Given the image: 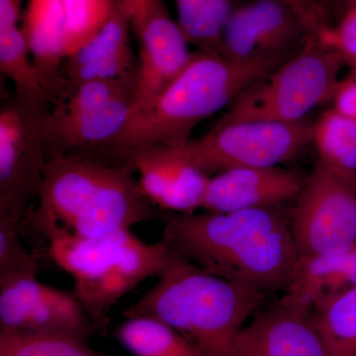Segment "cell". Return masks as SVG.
Listing matches in <instances>:
<instances>
[{"label": "cell", "instance_id": "obj_10", "mask_svg": "<svg viewBox=\"0 0 356 356\" xmlns=\"http://www.w3.org/2000/svg\"><path fill=\"white\" fill-rule=\"evenodd\" d=\"M0 331L60 334L88 341L97 334L74 292L44 284L37 275L0 281Z\"/></svg>", "mask_w": 356, "mask_h": 356}, {"label": "cell", "instance_id": "obj_22", "mask_svg": "<svg viewBox=\"0 0 356 356\" xmlns=\"http://www.w3.org/2000/svg\"><path fill=\"white\" fill-rule=\"evenodd\" d=\"M180 29L198 50L218 53L222 32L238 0H175Z\"/></svg>", "mask_w": 356, "mask_h": 356}, {"label": "cell", "instance_id": "obj_12", "mask_svg": "<svg viewBox=\"0 0 356 356\" xmlns=\"http://www.w3.org/2000/svg\"><path fill=\"white\" fill-rule=\"evenodd\" d=\"M133 31L139 40L132 107V111H137L149 106L184 72L194 53L163 0H156Z\"/></svg>", "mask_w": 356, "mask_h": 356}, {"label": "cell", "instance_id": "obj_20", "mask_svg": "<svg viewBox=\"0 0 356 356\" xmlns=\"http://www.w3.org/2000/svg\"><path fill=\"white\" fill-rule=\"evenodd\" d=\"M116 337L134 356H207L191 339L156 318H127Z\"/></svg>", "mask_w": 356, "mask_h": 356}, {"label": "cell", "instance_id": "obj_11", "mask_svg": "<svg viewBox=\"0 0 356 356\" xmlns=\"http://www.w3.org/2000/svg\"><path fill=\"white\" fill-rule=\"evenodd\" d=\"M313 37L299 16L280 0H250L232 13L218 54L234 62L289 58Z\"/></svg>", "mask_w": 356, "mask_h": 356}, {"label": "cell", "instance_id": "obj_23", "mask_svg": "<svg viewBox=\"0 0 356 356\" xmlns=\"http://www.w3.org/2000/svg\"><path fill=\"white\" fill-rule=\"evenodd\" d=\"M0 70L14 84L20 97L48 103L51 95L31 55L21 27L0 32Z\"/></svg>", "mask_w": 356, "mask_h": 356}, {"label": "cell", "instance_id": "obj_32", "mask_svg": "<svg viewBox=\"0 0 356 356\" xmlns=\"http://www.w3.org/2000/svg\"><path fill=\"white\" fill-rule=\"evenodd\" d=\"M23 0H0V32L19 27Z\"/></svg>", "mask_w": 356, "mask_h": 356}, {"label": "cell", "instance_id": "obj_25", "mask_svg": "<svg viewBox=\"0 0 356 356\" xmlns=\"http://www.w3.org/2000/svg\"><path fill=\"white\" fill-rule=\"evenodd\" d=\"M0 356H108L88 341L60 334L0 331Z\"/></svg>", "mask_w": 356, "mask_h": 356}, {"label": "cell", "instance_id": "obj_16", "mask_svg": "<svg viewBox=\"0 0 356 356\" xmlns=\"http://www.w3.org/2000/svg\"><path fill=\"white\" fill-rule=\"evenodd\" d=\"M133 98L117 100L95 111L65 115L47 111L44 135L49 159L69 154L104 153L118 137L132 112Z\"/></svg>", "mask_w": 356, "mask_h": 356}, {"label": "cell", "instance_id": "obj_9", "mask_svg": "<svg viewBox=\"0 0 356 356\" xmlns=\"http://www.w3.org/2000/svg\"><path fill=\"white\" fill-rule=\"evenodd\" d=\"M291 229L299 257L343 252L356 245V182L317 161L293 208Z\"/></svg>", "mask_w": 356, "mask_h": 356}, {"label": "cell", "instance_id": "obj_31", "mask_svg": "<svg viewBox=\"0 0 356 356\" xmlns=\"http://www.w3.org/2000/svg\"><path fill=\"white\" fill-rule=\"evenodd\" d=\"M331 102L336 111L356 120V79L346 77L339 81Z\"/></svg>", "mask_w": 356, "mask_h": 356}, {"label": "cell", "instance_id": "obj_24", "mask_svg": "<svg viewBox=\"0 0 356 356\" xmlns=\"http://www.w3.org/2000/svg\"><path fill=\"white\" fill-rule=\"evenodd\" d=\"M118 0H64L65 58L98 34L116 10Z\"/></svg>", "mask_w": 356, "mask_h": 356}, {"label": "cell", "instance_id": "obj_14", "mask_svg": "<svg viewBox=\"0 0 356 356\" xmlns=\"http://www.w3.org/2000/svg\"><path fill=\"white\" fill-rule=\"evenodd\" d=\"M234 356H329L311 310L282 299L257 312L238 334Z\"/></svg>", "mask_w": 356, "mask_h": 356}, {"label": "cell", "instance_id": "obj_1", "mask_svg": "<svg viewBox=\"0 0 356 356\" xmlns=\"http://www.w3.org/2000/svg\"><path fill=\"white\" fill-rule=\"evenodd\" d=\"M161 241L211 274L266 293L286 288L299 254L280 207L203 214L161 211Z\"/></svg>", "mask_w": 356, "mask_h": 356}, {"label": "cell", "instance_id": "obj_28", "mask_svg": "<svg viewBox=\"0 0 356 356\" xmlns=\"http://www.w3.org/2000/svg\"><path fill=\"white\" fill-rule=\"evenodd\" d=\"M20 226L0 222V280L18 275L38 276V261L21 243Z\"/></svg>", "mask_w": 356, "mask_h": 356}, {"label": "cell", "instance_id": "obj_4", "mask_svg": "<svg viewBox=\"0 0 356 356\" xmlns=\"http://www.w3.org/2000/svg\"><path fill=\"white\" fill-rule=\"evenodd\" d=\"M264 298V293L218 277L173 252L156 285L123 316L156 318L207 356H234L238 334Z\"/></svg>", "mask_w": 356, "mask_h": 356}, {"label": "cell", "instance_id": "obj_15", "mask_svg": "<svg viewBox=\"0 0 356 356\" xmlns=\"http://www.w3.org/2000/svg\"><path fill=\"white\" fill-rule=\"evenodd\" d=\"M304 182L298 173L280 166L234 168L210 177L202 209L228 213L280 207L297 198Z\"/></svg>", "mask_w": 356, "mask_h": 356}, {"label": "cell", "instance_id": "obj_17", "mask_svg": "<svg viewBox=\"0 0 356 356\" xmlns=\"http://www.w3.org/2000/svg\"><path fill=\"white\" fill-rule=\"evenodd\" d=\"M21 29L51 100L58 99L65 60L64 0H28Z\"/></svg>", "mask_w": 356, "mask_h": 356}, {"label": "cell", "instance_id": "obj_19", "mask_svg": "<svg viewBox=\"0 0 356 356\" xmlns=\"http://www.w3.org/2000/svg\"><path fill=\"white\" fill-rule=\"evenodd\" d=\"M318 163L339 177L356 182V120L327 110L313 125Z\"/></svg>", "mask_w": 356, "mask_h": 356}, {"label": "cell", "instance_id": "obj_8", "mask_svg": "<svg viewBox=\"0 0 356 356\" xmlns=\"http://www.w3.org/2000/svg\"><path fill=\"white\" fill-rule=\"evenodd\" d=\"M313 125L250 121L216 125L181 149L206 175L242 168H274L292 161L313 144Z\"/></svg>", "mask_w": 356, "mask_h": 356}, {"label": "cell", "instance_id": "obj_5", "mask_svg": "<svg viewBox=\"0 0 356 356\" xmlns=\"http://www.w3.org/2000/svg\"><path fill=\"white\" fill-rule=\"evenodd\" d=\"M47 242L53 261L74 280V293L100 334L108 332L112 308L143 281L158 277L173 254L163 241L144 242L130 229L92 238L55 236Z\"/></svg>", "mask_w": 356, "mask_h": 356}, {"label": "cell", "instance_id": "obj_13", "mask_svg": "<svg viewBox=\"0 0 356 356\" xmlns=\"http://www.w3.org/2000/svg\"><path fill=\"white\" fill-rule=\"evenodd\" d=\"M125 163L139 175L140 191L158 209L179 214L202 209L210 177L181 147H144L131 154Z\"/></svg>", "mask_w": 356, "mask_h": 356}, {"label": "cell", "instance_id": "obj_21", "mask_svg": "<svg viewBox=\"0 0 356 356\" xmlns=\"http://www.w3.org/2000/svg\"><path fill=\"white\" fill-rule=\"evenodd\" d=\"M312 320L329 356H356V287L318 302Z\"/></svg>", "mask_w": 356, "mask_h": 356}, {"label": "cell", "instance_id": "obj_27", "mask_svg": "<svg viewBox=\"0 0 356 356\" xmlns=\"http://www.w3.org/2000/svg\"><path fill=\"white\" fill-rule=\"evenodd\" d=\"M131 29V21L118 2L107 25L89 43L65 58L63 67H79L100 62L130 50Z\"/></svg>", "mask_w": 356, "mask_h": 356}, {"label": "cell", "instance_id": "obj_30", "mask_svg": "<svg viewBox=\"0 0 356 356\" xmlns=\"http://www.w3.org/2000/svg\"><path fill=\"white\" fill-rule=\"evenodd\" d=\"M303 21L312 34L317 37L330 26L327 13L320 0H280Z\"/></svg>", "mask_w": 356, "mask_h": 356}, {"label": "cell", "instance_id": "obj_3", "mask_svg": "<svg viewBox=\"0 0 356 356\" xmlns=\"http://www.w3.org/2000/svg\"><path fill=\"white\" fill-rule=\"evenodd\" d=\"M287 60L234 62L215 51H196L188 67L154 102L131 112L123 130L99 159L125 163L131 154L144 147H184L198 124L229 107Z\"/></svg>", "mask_w": 356, "mask_h": 356}, {"label": "cell", "instance_id": "obj_6", "mask_svg": "<svg viewBox=\"0 0 356 356\" xmlns=\"http://www.w3.org/2000/svg\"><path fill=\"white\" fill-rule=\"evenodd\" d=\"M343 65L336 50L313 37L301 51L238 95L216 125L304 121L312 110L331 102Z\"/></svg>", "mask_w": 356, "mask_h": 356}, {"label": "cell", "instance_id": "obj_34", "mask_svg": "<svg viewBox=\"0 0 356 356\" xmlns=\"http://www.w3.org/2000/svg\"><path fill=\"white\" fill-rule=\"evenodd\" d=\"M343 4V7L351 6V4H356V0H339Z\"/></svg>", "mask_w": 356, "mask_h": 356}, {"label": "cell", "instance_id": "obj_18", "mask_svg": "<svg viewBox=\"0 0 356 356\" xmlns=\"http://www.w3.org/2000/svg\"><path fill=\"white\" fill-rule=\"evenodd\" d=\"M356 287V245L332 254L299 257L282 300L312 310L318 302Z\"/></svg>", "mask_w": 356, "mask_h": 356}, {"label": "cell", "instance_id": "obj_29", "mask_svg": "<svg viewBox=\"0 0 356 356\" xmlns=\"http://www.w3.org/2000/svg\"><path fill=\"white\" fill-rule=\"evenodd\" d=\"M321 43L336 50L344 64L356 67V4L344 7L337 25H330L316 37Z\"/></svg>", "mask_w": 356, "mask_h": 356}, {"label": "cell", "instance_id": "obj_33", "mask_svg": "<svg viewBox=\"0 0 356 356\" xmlns=\"http://www.w3.org/2000/svg\"><path fill=\"white\" fill-rule=\"evenodd\" d=\"M118 2L127 14L134 30L146 18L156 0H118Z\"/></svg>", "mask_w": 356, "mask_h": 356}, {"label": "cell", "instance_id": "obj_35", "mask_svg": "<svg viewBox=\"0 0 356 356\" xmlns=\"http://www.w3.org/2000/svg\"><path fill=\"white\" fill-rule=\"evenodd\" d=\"M348 77H350V79H356V67H353V69H351L350 76H348Z\"/></svg>", "mask_w": 356, "mask_h": 356}, {"label": "cell", "instance_id": "obj_7", "mask_svg": "<svg viewBox=\"0 0 356 356\" xmlns=\"http://www.w3.org/2000/svg\"><path fill=\"white\" fill-rule=\"evenodd\" d=\"M46 103L17 95L0 110V222L21 225L38 198L48 147Z\"/></svg>", "mask_w": 356, "mask_h": 356}, {"label": "cell", "instance_id": "obj_2", "mask_svg": "<svg viewBox=\"0 0 356 356\" xmlns=\"http://www.w3.org/2000/svg\"><path fill=\"white\" fill-rule=\"evenodd\" d=\"M125 163L69 154L49 159L37 204L24 219L46 240L70 235L92 238L158 219Z\"/></svg>", "mask_w": 356, "mask_h": 356}, {"label": "cell", "instance_id": "obj_26", "mask_svg": "<svg viewBox=\"0 0 356 356\" xmlns=\"http://www.w3.org/2000/svg\"><path fill=\"white\" fill-rule=\"evenodd\" d=\"M136 79L88 81L79 84L58 102L54 111L77 115L102 109L117 100L133 98Z\"/></svg>", "mask_w": 356, "mask_h": 356}]
</instances>
